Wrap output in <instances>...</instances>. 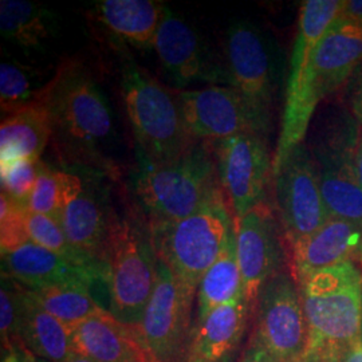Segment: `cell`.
<instances>
[{
  "label": "cell",
  "instance_id": "cell-1",
  "mask_svg": "<svg viewBox=\"0 0 362 362\" xmlns=\"http://www.w3.org/2000/svg\"><path fill=\"white\" fill-rule=\"evenodd\" d=\"M309 330L306 354L338 362L362 333V272L353 262L297 281Z\"/></svg>",
  "mask_w": 362,
  "mask_h": 362
},
{
  "label": "cell",
  "instance_id": "cell-2",
  "mask_svg": "<svg viewBox=\"0 0 362 362\" xmlns=\"http://www.w3.org/2000/svg\"><path fill=\"white\" fill-rule=\"evenodd\" d=\"M37 98L45 105L52 140L67 158L91 160L112 134L109 105L90 74L76 62H66Z\"/></svg>",
  "mask_w": 362,
  "mask_h": 362
},
{
  "label": "cell",
  "instance_id": "cell-3",
  "mask_svg": "<svg viewBox=\"0 0 362 362\" xmlns=\"http://www.w3.org/2000/svg\"><path fill=\"white\" fill-rule=\"evenodd\" d=\"M207 145L196 141L188 152L165 163L141 157L134 189L149 215L148 223L185 219L226 197L216 155Z\"/></svg>",
  "mask_w": 362,
  "mask_h": 362
},
{
  "label": "cell",
  "instance_id": "cell-4",
  "mask_svg": "<svg viewBox=\"0 0 362 362\" xmlns=\"http://www.w3.org/2000/svg\"><path fill=\"white\" fill-rule=\"evenodd\" d=\"M226 197L185 219L148 223L156 257L189 294L218 260L235 233L233 214Z\"/></svg>",
  "mask_w": 362,
  "mask_h": 362
},
{
  "label": "cell",
  "instance_id": "cell-5",
  "mask_svg": "<svg viewBox=\"0 0 362 362\" xmlns=\"http://www.w3.org/2000/svg\"><path fill=\"white\" fill-rule=\"evenodd\" d=\"M121 83L127 113L141 157L165 163L188 152L196 143L187 132L179 100L146 69L124 58Z\"/></svg>",
  "mask_w": 362,
  "mask_h": 362
},
{
  "label": "cell",
  "instance_id": "cell-6",
  "mask_svg": "<svg viewBox=\"0 0 362 362\" xmlns=\"http://www.w3.org/2000/svg\"><path fill=\"white\" fill-rule=\"evenodd\" d=\"M156 281L157 257L151 231H144L133 216H116L104 258V282L109 290L112 315L136 330L153 294Z\"/></svg>",
  "mask_w": 362,
  "mask_h": 362
},
{
  "label": "cell",
  "instance_id": "cell-7",
  "mask_svg": "<svg viewBox=\"0 0 362 362\" xmlns=\"http://www.w3.org/2000/svg\"><path fill=\"white\" fill-rule=\"evenodd\" d=\"M358 134L360 127L351 118H329L310 151L329 216L362 224V187L354 167Z\"/></svg>",
  "mask_w": 362,
  "mask_h": 362
},
{
  "label": "cell",
  "instance_id": "cell-8",
  "mask_svg": "<svg viewBox=\"0 0 362 362\" xmlns=\"http://www.w3.org/2000/svg\"><path fill=\"white\" fill-rule=\"evenodd\" d=\"M194 299L157 259L155 290L136 329L153 362H187Z\"/></svg>",
  "mask_w": 362,
  "mask_h": 362
},
{
  "label": "cell",
  "instance_id": "cell-9",
  "mask_svg": "<svg viewBox=\"0 0 362 362\" xmlns=\"http://www.w3.org/2000/svg\"><path fill=\"white\" fill-rule=\"evenodd\" d=\"M279 223L287 247L310 236L329 220L310 148L299 144L272 176Z\"/></svg>",
  "mask_w": 362,
  "mask_h": 362
},
{
  "label": "cell",
  "instance_id": "cell-10",
  "mask_svg": "<svg viewBox=\"0 0 362 362\" xmlns=\"http://www.w3.org/2000/svg\"><path fill=\"white\" fill-rule=\"evenodd\" d=\"M254 309V336L278 361H293L306 353L309 330L299 285L291 272H279L267 281L259 291Z\"/></svg>",
  "mask_w": 362,
  "mask_h": 362
},
{
  "label": "cell",
  "instance_id": "cell-11",
  "mask_svg": "<svg viewBox=\"0 0 362 362\" xmlns=\"http://www.w3.org/2000/svg\"><path fill=\"white\" fill-rule=\"evenodd\" d=\"M226 54L231 86L243 95L267 132L276 82L270 40L252 23L236 22L228 30Z\"/></svg>",
  "mask_w": 362,
  "mask_h": 362
},
{
  "label": "cell",
  "instance_id": "cell-12",
  "mask_svg": "<svg viewBox=\"0 0 362 362\" xmlns=\"http://www.w3.org/2000/svg\"><path fill=\"white\" fill-rule=\"evenodd\" d=\"M187 132L194 141L218 144L243 133L266 132L243 95L228 85L181 91L177 97Z\"/></svg>",
  "mask_w": 362,
  "mask_h": 362
},
{
  "label": "cell",
  "instance_id": "cell-13",
  "mask_svg": "<svg viewBox=\"0 0 362 362\" xmlns=\"http://www.w3.org/2000/svg\"><path fill=\"white\" fill-rule=\"evenodd\" d=\"M220 184L233 220L264 202L272 163L263 134L243 133L216 144Z\"/></svg>",
  "mask_w": 362,
  "mask_h": 362
},
{
  "label": "cell",
  "instance_id": "cell-14",
  "mask_svg": "<svg viewBox=\"0 0 362 362\" xmlns=\"http://www.w3.org/2000/svg\"><path fill=\"white\" fill-rule=\"evenodd\" d=\"M233 227L245 299L252 309L263 285L286 270L285 238L281 223L264 202L233 220Z\"/></svg>",
  "mask_w": 362,
  "mask_h": 362
},
{
  "label": "cell",
  "instance_id": "cell-15",
  "mask_svg": "<svg viewBox=\"0 0 362 362\" xmlns=\"http://www.w3.org/2000/svg\"><path fill=\"white\" fill-rule=\"evenodd\" d=\"M153 49L164 70L181 86L192 82L231 86L228 70L212 59L203 38L168 7Z\"/></svg>",
  "mask_w": 362,
  "mask_h": 362
},
{
  "label": "cell",
  "instance_id": "cell-16",
  "mask_svg": "<svg viewBox=\"0 0 362 362\" xmlns=\"http://www.w3.org/2000/svg\"><path fill=\"white\" fill-rule=\"evenodd\" d=\"M1 275L30 290L55 286L91 288L95 281H104L101 270L78 264L33 242L1 252Z\"/></svg>",
  "mask_w": 362,
  "mask_h": 362
},
{
  "label": "cell",
  "instance_id": "cell-17",
  "mask_svg": "<svg viewBox=\"0 0 362 362\" xmlns=\"http://www.w3.org/2000/svg\"><path fill=\"white\" fill-rule=\"evenodd\" d=\"M288 259L296 281L345 262L362 272V224L329 218L320 230L288 247Z\"/></svg>",
  "mask_w": 362,
  "mask_h": 362
},
{
  "label": "cell",
  "instance_id": "cell-18",
  "mask_svg": "<svg viewBox=\"0 0 362 362\" xmlns=\"http://www.w3.org/2000/svg\"><path fill=\"white\" fill-rule=\"evenodd\" d=\"M250 311L251 306L243 298L197 318L187 362H233L246 333Z\"/></svg>",
  "mask_w": 362,
  "mask_h": 362
},
{
  "label": "cell",
  "instance_id": "cell-19",
  "mask_svg": "<svg viewBox=\"0 0 362 362\" xmlns=\"http://www.w3.org/2000/svg\"><path fill=\"white\" fill-rule=\"evenodd\" d=\"M71 334L74 350L93 362H153L136 330L110 311L74 326Z\"/></svg>",
  "mask_w": 362,
  "mask_h": 362
},
{
  "label": "cell",
  "instance_id": "cell-20",
  "mask_svg": "<svg viewBox=\"0 0 362 362\" xmlns=\"http://www.w3.org/2000/svg\"><path fill=\"white\" fill-rule=\"evenodd\" d=\"M116 215L105 209L103 199L83 185L66 203L59 223L73 246L104 267L105 252Z\"/></svg>",
  "mask_w": 362,
  "mask_h": 362
},
{
  "label": "cell",
  "instance_id": "cell-21",
  "mask_svg": "<svg viewBox=\"0 0 362 362\" xmlns=\"http://www.w3.org/2000/svg\"><path fill=\"white\" fill-rule=\"evenodd\" d=\"M167 6L157 0H103L95 16L115 37L133 46L153 47Z\"/></svg>",
  "mask_w": 362,
  "mask_h": 362
},
{
  "label": "cell",
  "instance_id": "cell-22",
  "mask_svg": "<svg viewBox=\"0 0 362 362\" xmlns=\"http://www.w3.org/2000/svg\"><path fill=\"white\" fill-rule=\"evenodd\" d=\"M52 140V127L45 105L35 100L4 117L0 125V163L39 161Z\"/></svg>",
  "mask_w": 362,
  "mask_h": 362
},
{
  "label": "cell",
  "instance_id": "cell-23",
  "mask_svg": "<svg viewBox=\"0 0 362 362\" xmlns=\"http://www.w3.org/2000/svg\"><path fill=\"white\" fill-rule=\"evenodd\" d=\"M18 341L43 362H64L76 351L71 329L38 305L27 288Z\"/></svg>",
  "mask_w": 362,
  "mask_h": 362
},
{
  "label": "cell",
  "instance_id": "cell-24",
  "mask_svg": "<svg viewBox=\"0 0 362 362\" xmlns=\"http://www.w3.org/2000/svg\"><path fill=\"white\" fill-rule=\"evenodd\" d=\"M54 15L26 0L0 1V33L3 38L25 50L45 47L52 37Z\"/></svg>",
  "mask_w": 362,
  "mask_h": 362
},
{
  "label": "cell",
  "instance_id": "cell-25",
  "mask_svg": "<svg viewBox=\"0 0 362 362\" xmlns=\"http://www.w3.org/2000/svg\"><path fill=\"white\" fill-rule=\"evenodd\" d=\"M197 318L207 315L220 306L245 298L243 279L236 258L235 233L218 260L208 269L197 288Z\"/></svg>",
  "mask_w": 362,
  "mask_h": 362
},
{
  "label": "cell",
  "instance_id": "cell-26",
  "mask_svg": "<svg viewBox=\"0 0 362 362\" xmlns=\"http://www.w3.org/2000/svg\"><path fill=\"white\" fill-rule=\"evenodd\" d=\"M27 291L45 310L70 329L109 311L94 299L90 288L85 286H55L38 290L27 288Z\"/></svg>",
  "mask_w": 362,
  "mask_h": 362
},
{
  "label": "cell",
  "instance_id": "cell-27",
  "mask_svg": "<svg viewBox=\"0 0 362 362\" xmlns=\"http://www.w3.org/2000/svg\"><path fill=\"white\" fill-rule=\"evenodd\" d=\"M83 188V182L64 170H55L42 163L27 211L59 219L66 203Z\"/></svg>",
  "mask_w": 362,
  "mask_h": 362
},
{
  "label": "cell",
  "instance_id": "cell-28",
  "mask_svg": "<svg viewBox=\"0 0 362 362\" xmlns=\"http://www.w3.org/2000/svg\"><path fill=\"white\" fill-rule=\"evenodd\" d=\"M26 224L28 236L33 243L46 250H50L64 258L76 262L78 264L98 269L104 272V267L100 263L78 251L77 248L69 242L59 220L27 211Z\"/></svg>",
  "mask_w": 362,
  "mask_h": 362
},
{
  "label": "cell",
  "instance_id": "cell-29",
  "mask_svg": "<svg viewBox=\"0 0 362 362\" xmlns=\"http://www.w3.org/2000/svg\"><path fill=\"white\" fill-rule=\"evenodd\" d=\"M38 90L33 89V79L26 67L3 62L0 66V106L1 113L8 116L31 104Z\"/></svg>",
  "mask_w": 362,
  "mask_h": 362
},
{
  "label": "cell",
  "instance_id": "cell-30",
  "mask_svg": "<svg viewBox=\"0 0 362 362\" xmlns=\"http://www.w3.org/2000/svg\"><path fill=\"white\" fill-rule=\"evenodd\" d=\"M42 161L16 160L1 164V194L26 208L38 179Z\"/></svg>",
  "mask_w": 362,
  "mask_h": 362
},
{
  "label": "cell",
  "instance_id": "cell-31",
  "mask_svg": "<svg viewBox=\"0 0 362 362\" xmlns=\"http://www.w3.org/2000/svg\"><path fill=\"white\" fill-rule=\"evenodd\" d=\"M25 291L26 288L23 286L1 275L0 332H1L3 350L10 349L13 345L21 344L18 341V329H19V322L22 317Z\"/></svg>",
  "mask_w": 362,
  "mask_h": 362
},
{
  "label": "cell",
  "instance_id": "cell-32",
  "mask_svg": "<svg viewBox=\"0 0 362 362\" xmlns=\"http://www.w3.org/2000/svg\"><path fill=\"white\" fill-rule=\"evenodd\" d=\"M26 208L18 206L6 194L0 196V242L1 252H10L30 240L26 224Z\"/></svg>",
  "mask_w": 362,
  "mask_h": 362
},
{
  "label": "cell",
  "instance_id": "cell-33",
  "mask_svg": "<svg viewBox=\"0 0 362 362\" xmlns=\"http://www.w3.org/2000/svg\"><path fill=\"white\" fill-rule=\"evenodd\" d=\"M349 103L353 116L362 125V66L354 71V78L350 83Z\"/></svg>",
  "mask_w": 362,
  "mask_h": 362
},
{
  "label": "cell",
  "instance_id": "cell-34",
  "mask_svg": "<svg viewBox=\"0 0 362 362\" xmlns=\"http://www.w3.org/2000/svg\"><path fill=\"white\" fill-rule=\"evenodd\" d=\"M240 362H279L269 350L266 349L258 338L252 336L251 341L248 342L246 350L242 356Z\"/></svg>",
  "mask_w": 362,
  "mask_h": 362
},
{
  "label": "cell",
  "instance_id": "cell-35",
  "mask_svg": "<svg viewBox=\"0 0 362 362\" xmlns=\"http://www.w3.org/2000/svg\"><path fill=\"white\" fill-rule=\"evenodd\" d=\"M1 362H43L33 356L26 348L21 344H16L10 349L3 350V360Z\"/></svg>",
  "mask_w": 362,
  "mask_h": 362
},
{
  "label": "cell",
  "instance_id": "cell-36",
  "mask_svg": "<svg viewBox=\"0 0 362 362\" xmlns=\"http://www.w3.org/2000/svg\"><path fill=\"white\" fill-rule=\"evenodd\" d=\"M339 15L349 18L351 21H356L362 25V0L345 1Z\"/></svg>",
  "mask_w": 362,
  "mask_h": 362
},
{
  "label": "cell",
  "instance_id": "cell-37",
  "mask_svg": "<svg viewBox=\"0 0 362 362\" xmlns=\"http://www.w3.org/2000/svg\"><path fill=\"white\" fill-rule=\"evenodd\" d=\"M338 362H362V333L341 356Z\"/></svg>",
  "mask_w": 362,
  "mask_h": 362
},
{
  "label": "cell",
  "instance_id": "cell-38",
  "mask_svg": "<svg viewBox=\"0 0 362 362\" xmlns=\"http://www.w3.org/2000/svg\"><path fill=\"white\" fill-rule=\"evenodd\" d=\"M354 167H356V173H357V177H358V181L362 187V125H360V134H358V141L356 146Z\"/></svg>",
  "mask_w": 362,
  "mask_h": 362
},
{
  "label": "cell",
  "instance_id": "cell-39",
  "mask_svg": "<svg viewBox=\"0 0 362 362\" xmlns=\"http://www.w3.org/2000/svg\"><path fill=\"white\" fill-rule=\"evenodd\" d=\"M64 362H93L90 358H88V357H85L83 354H81V353H77V351H74L69 358H66Z\"/></svg>",
  "mask_w": 362,
  "mask_h": 362
},
{
  "label": "cell",
  "instance_id": "cell-40",
  "mask_svg": "<svg viewBox=\"0 0 362 362\" xmlns=\"http://www.w3.org/2000/svg\"><path fill=\"white\" fill-rule=\"evenodd\" d=\"M287 362H321L320 360H317L315 357H313L310 354H303V356H300V357H298L296 360H293V361H287Z\"/></svg>",
  "mask_w": 362,
  "mask_h": 362
}]
</instances>
